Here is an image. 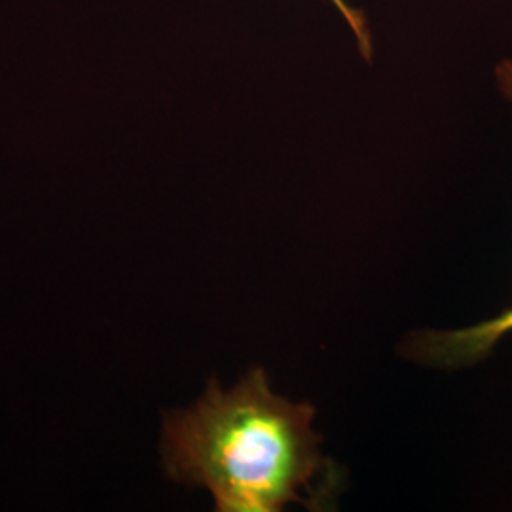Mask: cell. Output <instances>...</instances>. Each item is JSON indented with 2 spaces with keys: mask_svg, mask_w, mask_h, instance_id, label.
<instances>
[{
  "mask_svg": "<svg viewBox=\"0 0 512 512\" xmlns=\"http://www.w3.org/2000/svg\"><path fill=\"white\" fill-rule=\"evenodd\" d=\"M313 416L310 404L272 393L262 368L230 391L213 380L192 408L165 418V469L209 490L219 512L308 505L302 492H315L325 467Z\"/></svg>",
  "mask_w": 512,
  "mask_h": 512,
  "instance_id": "obj_1",
  "label": "cell"
},
{
  "mask_svg": "<svg viewBox=\"0 0 512 512\" xmlns=\"http://www.w3.org/2000/svg\"><path fill=\"white\" fill-rule=\"evenodd\" d=\"M495 74L499 90L512 101V59L499 63ZM511 330L512 308L475 327L450 332H429L414 340V355L429 365L442 368L473 365L488 357L499 338Z\"/></svg>",
  "mask_w": 512,
  "mask_h": 512,
  "instance_id": "obj_2",
  "label": "cell"
},
{
  "mask_svg": "<svg viewBox=\"0 0 512 512\" xmlns=\"http://www.w3.org/2000/svg\"><path fill=\"white\" fill-rule=\"evenodd\" d=\"M332 4L340 10L342 18L346 19L353 31V35L359 42V48L363 50V54L368 57L370 55V37H368V29H366V21L359 12H355L351 6H348L346 0H332Z\"/></svg>",
  "mask_w": 512,
  "mask_h": 512,
  "instance_id": "obj_3",
  "label": "cell"
}]
</instances>
